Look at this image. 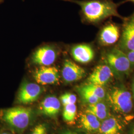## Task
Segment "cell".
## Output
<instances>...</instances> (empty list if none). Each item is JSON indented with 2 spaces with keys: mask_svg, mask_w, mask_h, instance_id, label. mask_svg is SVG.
Segmentation results:
<instances>
[{
  "mask_svg": "<svg viewBox=\"0 0 134 134\" xmlns=\"http://www.w3.org/2000/svg\"><path fill=\"white\" fill-rule=\"evenodd\" d=\"M61 134H78L76 132L71 130H66L63 131Z\"/></svg>",
  "mask_w": 134,
  "mask_h": 134,
  "instance_id": "cb8c5ba5",
  "label": "cell"
},
{
  "mask_svg": "<svg viewBox=\"0 0 134 134\" xmlns=\"http://www.w3.org/2000/svg\"><path fill=\"white\" fill-rule=\"evenodd\" d=\"M115 77L110 67L104 62L94 69L86 80V83L104 86L109 83Z\"/></svg>",
  "mask_w": 134,
  "mask_h": 134,
  "instance_id": "ba28073f",
  "label": "cell"
},
{
  "mask_svg": "<svg viewBox=\"0 0 134 134\" xmlns=\"http://www.w3.org/2000/svg\"><path fill=\"white\" fill-rule=\"evenodd\" d=\"M102 60L119 79L127 77L133 70L127 53L117 46L106 48L102 53Z\"/></svg>",
  "mask_w": 134,
  "mask_h": 134,
  "instance_id": "3957f363",
  "label": "cell"
},
{
  "mask_svg": "<svg viewBox=\"0 0 134 134\" xmlns=\"http://www.w3.org/2000/svg\"><path fill=\"white\" fill-rule=\"evenodd\" d=\"M77 99V96L70 92H66L60 97V100L63 106L68 104H76Z\"/></svg>",
  "mask_w": 134,
  "mask_h": 134,
  "instance_id": "ffe728a7",
  "label": "cell"
},
{
  "mask_svg": "<svg viewBox=\"0 0 134 134\" xmlns=\"http://www.w3.org/2000/svg\"><path fill=\"white\" fill-rule=\"evenodd\" d=\"M127 56L129 59L130 61L133 70H134V50L127 53Z\"/></svg>",
  "mask_w": 134,
  "mask_h": 134,
  "instance_id": "7402d4cb",
  "label": "cell"
},
{
  "mask_svg": "<svg viewBox=\"0 0 134 134\" xmlns=\"http://www.w3.org/2000/svg\"><path fill=\"white\" fill-rule=\"evenodd\" d=\"M57 53L50 46H43L34 52L31 60L34 64L41 66H50L56 61Z\"/></svg>",
  "mask_w": 134,
  "mask_h": 134,
  "instance_id": "8fae6325",
  "label": "cell"
},
{
  "mask_svg": "<svg viewBox=\"0 0 134 134\" xmlns=\"http://www.w3.org/2000/svg\"><path fill=\"white\" fill-rule=\"evenodd\" d=\"M131 134H134V126L132 127L131 131Z\"/></svg>",
  "mask_w": 134,
  "mask_h": 134,
  "instance_id": "484cf974",
  "label": "cell"
},
{
  "mask_svg": "<svg viewBox=\"0 0 134 134\" xmlns=\"http://www.w3.org/2000/svg\"><path fill=\"white\" fill-rule=\"evenodd\" d=\"M77 4L81 7V15L86 21L91 24H100L113 16L123 20L118 8L121 5L113 0H63Z\"/></svg>",
  "mask_w": 134,
  "mask_h": 134,
  "instance_id": "6da1fadb",
  "label": "cell"
},
{
  "mask_svg": "<svg viewBox=\"0 0 134 134\" xmlns=\"http://www.w3.org/2000/svg\"><path fill=\"white\" fill-rule=\"evenodd\" d=\"M106 97L111 106L118 113L127 114L133 109L132 93L122 83L111 87L106 91Z\"/></svg>",
  "mask_w": 134,
  "mask_h": 134,
  "instance_id": "277c9868",
  "label": "cell"
},
{
  "mask_svg": "<svg viewBox=\"0 0 134 134\" xmlns=\"http://www.w3.org/2000/svg\"><path fill=\"white\" fill-rule=\"evenodd\" d=\"M122 20L120 39L116 46L127 53L134 50V12Z\"/></svg>",
  "mask_w": 134,
  "mask_h": 134,
  "instance_id": "5b68a950",
  "label": "cell"
},
{
  "mask_svg": "<svg viewBox=\"0 0 134 134\" xmlns=\"http://www.w3.org/2000/svg\"><path fill=\"white\" fill-rule=\"evenodd\" d=\"M0 134H13L10 133H8V132H0Z\"/></svg>",
  "mask_w": 134,
  "mask_h": 134,
  "instance_id": "4316f807",
  "label": "cell"
},
{
  "mask_svg": "<svg viewBox=\"0 0 134 134\" xmlns=\"http://www.w3.org/2000/svg\"><path fill=\"white\" fill-rule=\"evenodd\" d=\"M121 28L112 21H107L101 27L98 35V42L101 46L109 48L118 43L121 36Z\"/></svg>",
  "mask_w": 134,
  "mask_h": 134,
  "instance_id": "8992f818",
  "label": "cell"
},
{
  "mask_svg": "<svg viewBox=\"0 0 134 134\" xmlns=\"http://www.w3.org/2000/svg\"><path fill=\"white\" fill-rule=\"evenodd\" d=\"M43 91L39 84L24 81L19 88L16 101L21 104H31L38 99Z\"/></svg>",
  "mask_w": 134,
  "mask_h": 134,
  "instance_id": "52a82bcc",
  "label": "cell"
},
{
  "mask_svg": "<svg viewBox=\"0 0 134 134\" xmlns=\"http://www.w3.org/2000/svg\"><path fill=\"white\" fill-rule=\"evenodd\" d=\"M77 90L82 100L88 104H94L101 101L91 92L87 90L82 85L79 86Z\"/></svg>",
  "mask_w": 134,
  "mask_h": 134,
  "instance_id": "ac0fdd59",
  "label": "cell"
},
{
  "mask_svg": "<svg viewBox=\"0 0 134 134\" xmlns=\"http://www.w3.org/2000/svg\"><path fill=\"white\" fill-rule=\"evenodd\" d=\"M122 130V126L116 118L109 116L101 122L98 130L99 134H120Z\"/></svg>",
  "mask_w": 134,
  "mask_h": 134,
  "instance_id": "5bb4252c",
  "label": "cell"
},
{
  "mask_svg": "<svg viewBox=\"0 0 134 134\" xmlns=\"http://www.w3.org/2000/svg\"><path fill=\"white\" fill-rule=\"evenodd\" d=\"M77 106L76 104H68L63 106V118L67 123L74 124L77 115Z\"/></svg>",
  "mask_w": 134,
  "mask_h": 134,
  "instance_id": "e0dca14e",
  "label": "cell"
},
{
  "mask_svg": "<svg viewBox=\"0 0 134 134\" xmlns=\"http://www.w3.org/2000/svg\"><path fill=\"white\" fill-rule=\"evenodd\" d=\"M2 0H0V3L2 2Z\"/></svg>",
  "mask_w": 134,
  "mask_h": 134,
  "instance_id": "83f0119b",
  "label": "cell"
},
{
  "mask_svg": "<svg viewBox=\"0 0 134 134\" xmlns=\"http://www.w3.org/2000/svg\"><path fill=\"white\" fill-rule=\"evenodd\" d=\"M29 134H48L46 125L39 124L36 125Z\"/></svg>",
  "mask_w": 134,
  "mask_h": 134,
  "instance_id": "44dd1931",
  "label": "cell"
},
{
  "mask_svg": "<svg viewBox=\"0 0 134 134\" xmlns=\"http://www.w3.org/2000/svg\"><path fill=\"white\" fill-rule=\"evenodd\" d=\"M36 82L41 85L57 84L60 81V74L57 68L51 66H41L34 72Z\"/></svg>",
  "mask_w": 134,
  "mask_h": 134,
  "instance_id": "9c48e42d",
  "label": "cell"
},
{
  "mask_svg": "<svg viewBox=\"0 0 134 134\" xmlns=\"http://www.w3.org/2000/svg\"><path fill=\"white\" fill-rule=\"evenodd\" d=\"M85 70L71 60H65L63 67L62 75L64 81L67 83H72L80 81L85 77Z\"/></svg>",
  "mask_w": 134,
  "mask_h": 134,
  "instance_id": "30bf717a",
  "label": "cell"
},
{
  "mask_svg": "<svg viewBox=\"0 0 134 134\" xmlns=\"http://www.w3.org/2000/svg\"><path fill=\"white\" fill-rule=\"evenodd\" d=\"M81 126L86 131L94 132L98 131L100 126V120L91 113L85 112L80 118Z\"/></svg>",
  "mask_w": 134,
  "mask_h": 134,
  "instance_id": "9a60e30c",
  "label": "cell"
},
{
  "mask_svg": "<svg viewBox=\"0 0 134 134\" xmlns=\"http://www.w3.org/2000/svg\"><path fill=\"white\" fill-rule=\"evenodd\" d=\"M131 93L132 95L133 96V102H134V75L132 77V81H131Z\"/></svg>",
  "mask_w": 134,
  "mask_h": 134,
  "instance_id": "603a6c76",
  "label": "cell"
},
{
  "mask_svg": "<svg viewBox=\"0 0 134 134\" xmlns=\"http://www.w3.org/2000/svg\"><path fill=\"white\" fill-rule=\"evenodd\" d=\"M61 103L59 99L54 96L45 97L39 106L40 112L43 115L50 117H55L59 113Z\"/></svg>",
  "mask_w": 134,
  "mask_h": 134,
  "instance_id": "4fadbf2b",
  "label": "cell"
},
{
  "mask_svg": "<svg viewBox=\"0 0 134 134\" xmlns=\"http://www.w3.org/2000/svg\"><path fill=\"white\" fill-rule=\"evenodd\" d=\"M71 52L74 60L82 64L91 62L96 54L93 48L87 44H79L74 46Z\"/></svg>",
  "mask_w": 134,
  "mask_h": 134,
  "instance_id": "7c38bea8",
  "label": "cell"
},
{
  "mask_svg": "<svg viewBox=\"0 0 134 134\" xmlns=\"http://www.w3.org/2000/svg\"><path fill=\"white\" fill-rule=\"evenodd\" d=\"M87 90L91 92L94 96L97 97L101 100L106 98V91L104 87L93 84L86 83L82 85Z\"/></svg>",
  "mask_w": 134,
  "mask_h": 134,
  "instance_id": "d6986e66",
  "label": "cell"
},
{
  "mask_svg": "<svg viewBox=\"0 0 134 134\" xmlns=\"http://www.w3.org/2000/svg\"><path fill=\"white\" fill-rule=\"evenodd\" d=\"M34 116V111L29 107L17 106L0 110L2 121L19 132L29 127Z\"/></svg>",
  "mask_w": 134,
  "mask_h": 134,
  "instance_id": "7a4b0ae2",
  "label": "cell"
},
{
  "mask_svg": "<svg viewBox=\"0 0 134 134\" xmlns=\"http://www.w3.org/2000/svg\"><path fill=\"white\" fill-rule=\"evenodd\" d=\"M128 2H130V3H133V4H134V0H124L123 1L120 2V4L121 5H122V4H123L124 3H128Z\"/></svg>",
  "mask_w": 134,
  "mask_h": 134,
  "instance_id": "d4e9b609",
  "label": "cell"
},
{
  "mask_svg": "<svg viewBox=\"0 0 134 134\" xmlns=\"http://www.w3.org/2000/svg\"><path fill=\"white\" fill-rule=\"evenodd\" d=\"M86 112L92 114L100 121H103L109 116L108 108L106 104L102 100L94 104H88Z\"/></svg>",
  "mask_w": 134,
  "mask_h": 134,
  "instance_id": "2e32d148",
  "label": "cell"
}]
</instances>
